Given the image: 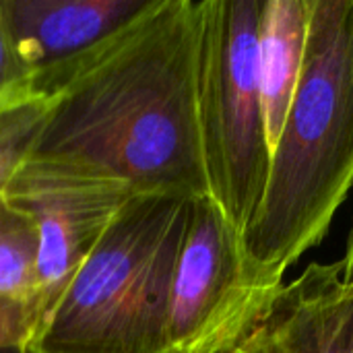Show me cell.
<instances>
[{"label":"cell","mask_w":353,"mask_h":353,"mask_svg":"<svg viewBox=\"0 0 353 353\" xmlns=\"http://www.w3.org/2000/svg\"><path fill=\"white\" fill-rule=\"evenodd\" d=\"M203 0H151L50 103L31 155L137 196H209L199 130Z\"/></svg>","instance_id":"obj_1"},{"label":"cell","mask_w":353,"mask_h":353,"mask_svg":"<svg viewBox=\"0 0 353 353\" xmlns=\"http://www.w3.org/2000/svg\"><path fill=\"white\" fill-rule=\"evenodd\" d=\"M308 10L302 77L244 232L250 256L279 275L327 236L353 186V0Z\"/></svg>","instance_id":"obj_2"},{"label":"cell","mask_w":353,"mask_h":353,"mask_svg":"<svg viewBox=\"0 0 353 353\" xmlns=\"http://www.w3.org/2000/svg\"><path fill=\"white\" fill-rule=\"evenodd\" d=\"M190 201L132 196L41 316L31 353H172L170 298Z\"/></svg>","instance_id":"obj_3"},{"label":"cell","mask_w":353,"mask_h":353,"mask_svg":"<svg viewBox=\"0 0 353 353\" xmlns=\"http://www.w3.org/2000/svg\"><path fill=\"white\" fill-rule=\"evenodd\" d=\"M263 0H203L199 130L209 196L244 234L271 170L259 83Z\"/></svg>","instance_id":"obj_4"},{"label":"cell","mask_w":353,"mask_h":353,"mask_svg":"<svg viewBox=\"0 0 353 353\" xmlns=\"http://www.w3.org/2000/svg\"><path fill=\"white\" fill-rule=\"evenodd\" d=\"M211 196L190 201L170 298L172 353H232L283 290Z\"/></svg>","instance_id":"obj_5"},{"label":"cell","mask_w":353,"mask_h":353,"mask_svg":"<svg viewBox=\"0 0 353 353\" xmlns=\"http://www.w3.org/2000/svg\"><path fill=\"white\" fill-rule=\"evenodd\" d=\"M132 196L126 186L66 161L31 155L21 165L4 201L37 234L41 316Z\"/></svg>","instance_id":"obj_6"},{"label":"cell","mask_w":353,"mask_h":353,"mask_svg":"<svg viewBox=\"0 0 353 353\" xmlns=\"http://www.w3.org/2000/svg\"><path fill=\"white\" fill-rule=\"evenodd\" d=\"M151 0H0L10 50L33 95L54 99Z\"/></svg>","instance_id":"obj_7"},{"label":"cell","mask_w":353,"mask_h":353,"mask_svg":"<svg viewBox=\"0 0 353 353\" xmlns=\"http://www.w3.org/2000/svg\"><path fill=\"white\" fill-rule=\"evenodd\" d=\"M232 353H353V281L341 261L310 263L285 283Z\"/></svg>","instance_id":"obj_8"},{"label":"cell","mask_w":353,"mask_h":353,"mask_svg":"<svg viewBox=\"0 0 353 353\" xmlns=\"http://www.w3.org/2000/svg\"><path fill=\"white\" fill-rule=\"evenodd\" d=\"M308 0H263L259 23V83L273 147L290 114L306 58Z\"/></svg>","instance_id":"obj_9"},{"label":"cell","mask_w":353,"mask_h":353,"mask_svg":"<svg viewBox=\"0 0 353 353\" xmlns=\"http://www.w3.org/2000/svg\"><path fill=\"white\" fill-rule=\"evenodd\" d=\"M0 298L39 302L37 234L4 196H0Z\"/></svg>","instance_id":"obj_10"},{"label":"cell","mask_w":353,"mask_h":353,"mask_svg":"<svg viewBox=\"0 0 353 353\" xmlns=\"http://www.w3.org/2000/svg\"><path fill=\"white\" fill-rule=\"evenodd\" d=\"M52 99L29 91L0 99V196L31 157L48 120Z\"/></svg>","instance_id":"obj_11"},{"label":"cell","mask_w":353,"mask_h":353,"mask_svg":"<svg viewBox=\"0 0 353 353\" xmlns=\"http://www.w3.org/2000/svg\"><path fill=\"white\" fill-rule=\"evenodd\" d=\"M39 319L41 306L37 300L0 298V350L29 347Z\"/></svg>","instance_id":"obj_12"},{"label":"cell","mask_w":353,"mask_h":353,"mask_svg":"<svg viewBox=\"0 0 353 353\" xmlns=\"http://www.w3.org/2000/svg\"><path fill=\"white\" fill-rule=\"evenodd\" d=\"M25 91H29L27 77L10 50L6 29L2 23V14H0V99H6L10 95L25 93Z\"/></svg>","instance_id":"obj_13"},{"label":"cell","mask_w":353,"mask_h":353,"mask_svg":"<svg viewBox=\"0 0 353 353\" xmlns=\"http://www.w3.org/2000/svg\"><path fill=\"white\" fill-rule=\"evenodd\" d=\"M341 265H343V277L347 281H353V223L352 230H350V236H347V244H345V254L341 259Z\"/></svg>","instance_id":"obj_14"},{"label":"cell","mask_w":353,"mask_h":353,"mask_svg":"<svg viewBox=\"0 0 353 353\" xmlns=\"http://www.w3.org/2000/svg\"><path fill=\"white\" fill-rule=\"evenodd\" d=\"M0 353H31L29 347H4L0 350Z\"/></svg>","instance_id":"obj_15"}]
</instances>
